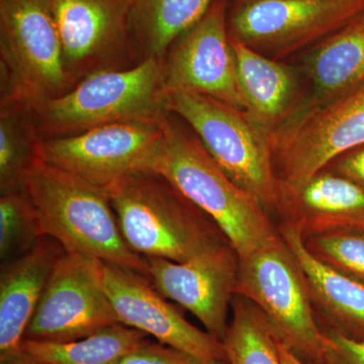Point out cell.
Here are the masks:
<instances>
[{
    "mask_svg": "<svg viewBox=\"0 0 364 364\" xmlns=\"http://www.w3.org/2000/svg\"><path fill=\"white\" fill-rule=\"evenodd\" d=\"M1 364H41V363H37V361L33 360V358H31L30 356H28V355H26V354L23 353V352H21V354H20V355L16 356V358L11 359V360L6 361V363H1Z\"/></svg>",
    "mask_w": 364,
    "mask_h": 364,
    "instance_id": "4dcf8cb0",
    "label": "cell"
},
{
    "mask_svg": "<svg viewBox=\"0 0 364 364\" xmlns=\"http://www.w3.org/2000/svg\"><path fill=\"white\" fill-rule=\"evenodd\" d=\"M167 111L184 122L213 159L267 212H277L279 181L272 136L248 112L215 98L183 90L165 92Z\"/></svg>",
    "mask_w": 364,
    "mask_h": 364,
    "instance_id": "5b68a950",
    "label": "cell"
},
{
    "mask_svg": "<svg viewBox=\"0 0 364 364\" xmlns=\"http://www.w3.org/2000/svg\"><path fill=\"white\" fill-rule=\"evenodd\" d=\"M321 262L364 284V230L344 229L304 238Z\"/></svg>",
    "mask_w": 364,
    "mask_h": 364,
    "instance_id": "484cf974",
    "label": "cell"
},
{
    "mask_svg": "<svg viewBox=\"0 0 364 364\" xmlns=\"http://www.w3.org/2000/svg\"><path fill=\"white\" fill-rule=\"evenodd\" d=\"M100 267L102 284L119 323L203 360L228 361L224 342L191 325L148 277L104 261H100Z\"/></svg>",
    "mask_w": 364,
    "mask_h": 364,
    "instance_id": "4fadbf2b",
    "label": "cell"
},
{
    "mask_svg": "<svg viewBox=\"0 0 364 364\" xmlns=\"http://www.w3.org/2000/svg\"><path fill=\"white\" fill-rule=\"evenodd\" d=\"M364 13V0H245L230 35L275 59L329 37Z\"/></svg>",
    "mask_w": 364,
    "mask_h": 364,
    "instance_id": "9c48e42d",
    "label": "cell"
},
{
    "mask_svg": "<svg viewBox=\"0 0 364 364\" xmlns=\"http://www.w3.org/2000/svg\"><path fill=\"white\" fill-rule=\"evenodd\" d=\"M236 294L262 311L280 341L296 355L323 364L326 336L314 317L305 277L280 234L239 259Z\"/></svg>",
    "mask_w": 364,
    "mask_h": 364,
    "instance_id": "52a82bcc",
    "label": "cell"
},
{
    "mask_svg": "<svg viewBox=\"0 0 364 364\" xmlns=\"http://www.w3.org/2000/svg\"><path fill=\"white\" fill-rule=\"evenodd\" d=\"M67 73L73 85L134 56L128 0H52Z\"/></svg>",
    "mask_w": 364,
    "mask_h": 364,
    "instance_id": "9a60e30c",
    "label": "cell"
},
{
    "mask_svg": "<svg viewBox=\"0 0 364 364\" xmlns=\"http://www.w3.org/2000/svg\"><path fill=\"white\" fill-rule=\"evenodd\" d=\"M233 318L224 339L229 364H282L275 330L262 311L240 296L233 299Z\"/></svg>",
    "mask_w": 364,
    "mask_h": 364,
    "instance_id": "603a6c76",
    "label": "cell"
},
{
    "mask_svg": "<svg viewBox=\"0 0 364 364\" xmlns=\"http://www.w3.org/2000/svg\"><path fill=\"white\" fill-rule=\"evenodd\" d=\"M0 109V191L21 186L23 176L36 160L39 140L31 112L11 102Z\"/></svg>",
    "mask_w": 364,
    "mask_h": 364,
    "instance_id": "cb8c5ba5",
    "label": "cell"
},
{
    "mask_svg": "<svg viewBox=\"0 0 364 364\" xmlns=\"http://www.w3.org/2000/svg\"><path fill=\"white\" fill-rule=\"evenodd\" d=\"M364 145V85L326 102L296 109L272 135L280 183H299Z\"/></svg>",
    "mask_w": 364,
    "mask_h": 364,
    "instance_id": "ba28073f",
    "label": "cell"
},
{
    "mask_svg": "<svg viewBox=\"0 0 364 364\" xmlns=\"http://www.w3.org/2000/svg\"><path fill=\"white\" fill-rule=\"evenodd\" d=\"M117 364H225L210 363L196 358L188 352L178 350L164 344H152L149 341L121 359Z\"/></svg>",
    "mask_w": 364,
    "mask_h": 364,
    "instance_id": "4316f807",
    "label": "cell"
},
{
    "mask_svg": "<svg viewBox=\"0 0 364 364\" xmlns=\"http://www.w3.org/2000/svg\"><path fill=\"white\" fill-rule=\"evenodd\" d=\"M277 213L304 238L336 230H364V188L326 168L299 183L279 182Z\"/></svg>",
    "mask_w": 364,
    "mask_h": 364,
    "instance_id": "2e32d148",
    "label": "cell"
},
{
    "mask_svg": "<svg viewBox=\"0 0 364 364\" xmlns=\"http://www.w3.org/2000/svg\"><path fill=\"white\" fill-rule=\"evenodd\" d=\"M162 60L150 57L86 76L71 90L31 112L39 139L75 135L105 124L160 123L168 114Z\"/></svg>",
    "mask_w": 364,
    "mask_h": 364,
    "instance_id": "277c9868",
    "label": "cell"
},
{
    "mask_svg": "<svg viewBox=\"0 0 364 364\" xmlns=\"http://www.w3.org/2000/svg\"><path fill=\"white\" fill-rule=\"evenodd\" d=\"M100 260L64 251L26 328L25 339L73 341L117 324Z\"/></svg>",
    "mask_w": 364,
    "mask_h": 364,
    "instance_id": "30bf717a",
    "label": "cell"
},
{
    "mask_svg": "<svg viewBox=\"0 0 364 364\" xmlns=\"http://www.w3.org/2000/svg\"><path fill=\"white\" fill-rule=\"evenodd\" d=\"M325 336L323 364H364V339L340 332L327 333Z\"/></svg>",
    "mask_w": 364,
    "mask_h": 364,
    "instance_id": "83f0119b",
    "label": "cell"
},
{
    "mask_svg": "<svg viewBox=\"0 0 364 364\" xmlns=\"http://www.w3.org/2000/svg\"><path fill=\"white\" fill-rule=\"evenodd\" d=\"M231 39L246 112L272 136L296 112V76L289 66Z\"/></svg>",
    "mask_w": 364,
    "mask_h": 364,
    "instance_id": "ac0fdd59",
    "label": "cell"
},
{
    "mask_svg": "<svg viewBox=\"0 0 364 364\" xmlns=\"http://www.w3.org/2000/svg\"><path fill=\"white\" fill-rule=\"evenodd\" d=\"M107 191L124 241L145 259L183 262L228 243L215 223L159 174L133 172Z\"/></svg>",
    "mask_w": 364,
    "mask_h": 364,
    "instance_id": "3957f363",
    "label": "cell"
},
{
    "mask_svg": "<svg viewBox=\"0 0 364 364\" xmlns=\"http://www.w3.org/2000/svg\"><path fill=\"white\" fill-rule=\"evenodd\" d=\"M1 102L33 111L73 87L52 0H0Z\"/></svg>",
    "mask_w": 364,
    "mask_h": 364,
    "instance_id": "8992f818",
    "label": "cell"
},
{
    "mask_svg": "<svg viewBox=\"0 0 364 364\" xmlns=\"http://www.w3.org/2000/svg\"><path fill=\"white\" fill-rule=\"evenodd\" d=\"M279 232L305 277L313 304L340 327L364 336V284L314 257L296 227L282 223Z\"/></svg>",
    "mask_w": 364,
    "mask_h": 364,
    "instance_id": "d6986e66",
    "label": "cell"
},
{
    "mask_svg": "<svg viewBox=\"0 0 364 364\" xmlns=\"http://www.w3.org/2000/svg\"><path fill=\"white\" fill-rule=\"evenodd\" d=\"M44 238L35 210L23 188L4 191L0 196V257L30 250Z\"/></svg>",
    "mask_w": 364,
    "mask_h": 364,
    "instance_id": "d4e9b609",
    "label": "cell"
},
{
    "mask_svg": "<svg viewBox=\"0 0 364 364\" xmlns=\"http://www.w3.org/2000/svg\"><path fill=\"white\" fill-rule=\"evenodd\" d=\"M58 243L40 240L2 268L0 279V360L21 354L26 328L37 309L53 268L64 251Z\"/></svg>",
    "mask_w": 364,
    "mask_h": 364,
    "instance_id": "e0dca14e",
    "label": "cell"
},
{
    "mask_svg": "<svg viewBox=\"0 0 364 364\" xmlns=\"http://www.w3.org/2000/svg\"><path fill=\"white\" fill-rule=\"evenodd\" d=\"M168 112L162 138L142 171L159 174L215 223L239 259L264 247L279 235L267 208L235 183L213 159L198 136Z\"/></svg>",
    "mask_w": 364,
    "mask_h": 364,
    "instance_id": "6da1fadb",
    "label": "cell"
},
{
    "mask_svg": "<svg viewBox=\"0 0 364 364\" xmlns=\"http://www.w3.org/2000/svg\"><path fill=\"white\" fill-rule=\"evenodd\" d=\"M215 0H128V32L135 55L164 58L170 47L198 23Z\"/></svg>",
    "mask_w": 364,
    "mask_h": 364,
    "instance_id": "ffe728a7",
    "label": "cell"
},
{
    "mask_svg": "<svg viewBox=\"0 0 364 364\" xmlns=\"http://www.w3.org/2000/svg\"><path fill=\"white\" fill-rule=\"evenodd\" d=\"M327 168L364 188V145L337 158Z\"/></svg>",
    "mask_w": 364,
    "mask_h": 364,
    "instance_id": "f1b7e54d",
    "label": "cell"
},
{
    "mask_svg": "<svg viewBox=\"0 0 364 364\" xmlns=\"http://www.w3.org/2000/svg\"><path fill=\"white\" fill-rule=\"evenodd\" d=\"M162 76L165 92L200 93L246 111L225 0H215L202 20L170 47L162 60Z\"/></svg>",
    "mask_w": 364,
    "mask_h": 364,
    "instance_id": "7c38bea8",
    "label": "cell"
},
{
    "mask_svg": "<svg viewBox=\"0 0 364 364\" xmlns=\"http://www.w3.org/2000/svg\"><path fill=\"white\" fill-rule=\"evenodd\" d=\"M21 188L43 237L65 252L130 268L149 277V265L124 241L107 189L36 159Z\"/></svg>",
    "mask_w": 364,
    "mask_h": 364,
    "instance_id": "7a4b0ae2",
    "label": "cell"
},
{
    "mask_svg": "<svg viewBox=\"0 0 364 364\" xmlns=\"http://www.w3.org/2000/svg\"><path fill=\"white\" fill-rule=\"evenodd\" d=\"M279 349L282 364H310L306 363L303 358L296 355L291 348H289L286 344L282 343L280 340L279 342Z\"/></svg>",
    "mask_w": 364,
    "mask_h": 364,
    "instance_id": "f546056e",
    "label": "cell"
},
{
    "mask_svg": "<svg viewBox=\"0 0 364 364\" xmlns=\"http://www.w3.org/2000/svg\"><path fill=\"white\" fill-rule=\"evenodd\" d=\"M147 336L117 323L73 341L25 339L21 351L41 364H117L147 342Z\"/></svg>",
    "mask_w": 364,
    "mask_h": 364,
    "instance_id": "7402d4cb",
    "label": "cell"
},
{
    "mask_svg": "<svg viewBox=\"0 0 364 364\" xmlns=\"http://www.w3.org/2000/svg\"><path fill=\"white\" fill-rule=\"evenodd\" d=\"M146 260L155 289L195 315L207 332L224 341L239 270L238 255L231 245L222 244L183 262Z\"/></svg>",
    "mask_w": 364,
    "mask_h": 364,
    "instance_id": "5bb4252c",
    "label": "cell"
},
{
    "mask_svg": "<svg viewBox=\"0 0 364 364\" xmlns=\"http://www.w3.org/2000/svg\"><path fill=\"white\" fill-rule=\"evenodd\" d=\"M315 98L326 102L364 85V13L318 45L308 58Z\"/></svg>",
    "mask_w": 364,
    "mask_h": 364,
    "instance_id": "44dd1931",
    "label": "cell"
},
{
    "mask_svg": "<svg viewBox=\"0 0 364 364\" xmlns=\"http://www.w3.org/2000/svg\"><path fill=\"white\" fill-rule=\"evenodd\" d=\"M161 122L109 124L75 135L39 139L36 159L107 189L117 179L142 171L161 140Z\"/></svg>",
    "mask_w": 364,
    "mask_h": 364,
    "instance_id": "8fae6325",
    "label": "cell"
}]
</instances>
